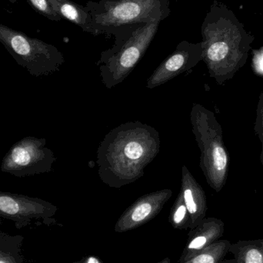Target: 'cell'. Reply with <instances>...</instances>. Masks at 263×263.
I'll use <instances>...</instances> for the list:
<instances>
[{
	"instance_id": "cell-1",
	"label": "cell",
	"mask_w": 263,
	"mask_h": 263,
	"mask_svg": "<svg viewBox=\"0 0 263 263\" xmlns=\"http://www.w3.org/2000/svg\"><path fill=\"white\" fill-rule=\"evenodd\" d=\"M160 143L159 132L146 123L128 122L114 128L105 136L97 149L102 182L115 189L136 182L157 156Z\"/></svg>"
},
{
	"instance_id": "cell-2",
	"label": "cell",
	"mask_w": 263,
	"mask_h": 263,
	"mask_svg": "<svg viewBox=\"0 0 263 263\" xmlns=\"http://www.w3.org/2000/svg\"><path fill=\"white\" fill-rule=\"evenodd\" d=\"M201 33L202 60L215 74L243 61L255 39L234 12L217 0L205 15Z\"/></svg>"
},
{
	"instance_id": "cell-3",
	"label": "cell",
	"mask_w": 263,
	"mask_h": 263,
	"mask_svg": "<svg viewBox=\"0 0 263 263\" xmlns=\"http://www.w3.org/2000/svg\"><path fill=\"white\" fill-rule=\"evenodd\" d=\"M160 21L117 29L112 47L102 52L97 65L102 83L111 89L123 83L144 57L156 37Z\"/></svg>"
},
{
	"instance_id": "cell-4",
	"label": "cell",
	"mask_w": 263,
	"mask_h": 263,
	"mask_svg": "<svg viewBox=\"0 0 263 263\" xmlns=\"http://www.w3.org/2000/svg\"><path fill=\"white\" fill-rule=\"evenodd\" d=\"M86 7L95 35H112L124 26L162 22L171 12L170 0H89Z\"/></svg>"
},
{
	"instance_id": "cell-5",
	"label": "cell",
	"mask_w": 263,
	"mask_h": 263,
	"mask_svg": "<svg viewBox=\"0 0 263 263\" xmlns=\"http://www.w3.org/2000/svg\"><path fill=\"white\" fill-rule=\"evenodd\" d=\"M0 42L17 63L35 77H47L65 63L55 46L0 24Z\"/></svg>"
},
{
	"instance_id": "cell-6",
	"label": "cell",
	"mask_w": 263,
	"mask_h": 263,
	"mask_svg": "<svg viewBox=\"0 0 263 263\" xmlns=\"http://www.w3.org/2000/svg\"><path fill=\"white\" fill-rule=\"evenodd\" d=\"M193 134L201 149V168L210 185L219 190L220 179L227 166V155L218 139L211 112L193 104L190 114Z\"/></svg>"
},
{
	"instance_id": "cell-7",
	"label": "cell",
	"mask_w": 263,
	"mask_h": 263,
	"mask_svg": "<svg viewBox=\"0 0 263 263\" xmlns=\"http://www.w3.org/2000/svg\"><path fill=\"white\" fill-rule=\"evenodd\" d=\"M57 157L45 138L27 136L14 143L2 160L0 170L15 177L50 173Z\"/></svg>"
},
{
	"instance_id": "cell-8",
	"label": "cell",
	"mask_w": 263,
	"mask_h": 263,
	"mask_svg": "<svg viewBox=\"0 0 263 263\" xmlns=\"http://www.w3.org/2000/svg\"><path fill=\"white\" fill-rule=\"evenodd\" d=\"M57 210L55 205L40 198L0 192V217L15 222L20 230L40 219L49 225L55 221L52 217Z\"/></svg>"
},
{
	"instance_id": "cell-9",
	"label": "cell",
	"mask_w": 263,
	"mask_h": 263,
	"mask_svg": "<svg viewBox=\"0 0 263 263\" xmlns=\"http://www.w3.org/2000/svg\"><path fill=\"white\" fill-rule=\"evenodd\" d=\"M202 59V43L182 41L148 77L147 89H153L193 69Z\"/></svg>"
},
{
	"instance_id": "cell-10",
	"label": "cell",
	"mask_w": 263,
	"mask_h": 263,
	"mask_svg": "<svg viewBox=\"0 0 263 263\" xmlns=\"http://www.w3.org/2000/svg\"><path fill=\"white\" fill-rule=\"evenodd\" d=\"M173 196L170 189L147 193L136 199L121 215L114 228L117 233L131 231L156 218Z\"/></svg>"
},
{
	"instance_id": "cell-11",
	"label": "cell",
	"mask_w": 263,
	"mask_h": 263,
	"mask_svg": "<svg viewBox=\"0 0 263 263\" xmlns=\"http://www.w3.org/2000/svg\"><path fill=\"white\" fill-rule=\"evenodd\" d=\"M224 223L216 218H205L195 228L190 230L188 239L179 262H183L222 239L224 235Z\"/></svg>"
},
{
	"instance_id": "cell-12",
	"label": "cell",
	"mask_w": 263,
	"mask_h": 263,
	"mask_svg": "<svg viewBox=\"0 0 263 263\" xmlns=\"http://www.w3.org/2000/svg\"><path fill=\"white\" fill-rule=\"evenodd\" d=\"M180 193L190 215V230H192L205 218L206 198L202 187L185 165H182V168Z\"/></svg>"
},
{
	"instance_id": "cell-13",
	"label": "cell",
	"mask_w": 263,
	"mask_h": 263,
	"mask_svg": "<svg viewBox=\"0 0 263 263\" xmlns=\"http://www.w3.org/2000/svg\"><path fill=\"white\" fill-rule=\"evenodd\" d=\"M52 9L62 17L81 28L84 32L95 35L92 17L86 6L74 3L72 0H48Z\"/></svg>"
},
{
	"instance_id": "cell-14",
	"label": "cell",
	"mask_w": 263,
	"mask_h": 263,
	"mask_svg": "<svg viewBox=\"0 0 263 263\" xmlns=\"http://www.w3.org/2000/svg\"><path fill=\"white\" fill-rule=\"evenodd\" d=\"M231 263H263V239L239 240L232 244Z\"/></svg>"
},
{
	"instance_id": "cell-15",
	"label": "cell",
	"mask_w": 263,
	"mask_h": 263,
	"mask_svg": "<svg viewBox=\"0 0 263 263\" xmlns=\"http://www.w3.org/2000/svg\"><path fill=\"white\" fill-rule=\"evenodd\" d=\"M231 245L227 239H219L187 260L179 263H231L232 259L227 258Z\"/></svg>"
},
{
	"instance_id": "cell-16",
	"label": "cell",
	"mask_w": 263,
	"mask_h": 263,
	"mask_svg": "<svg viewBox=\"0 0 263 263\" xmlns=\"http://www.w3.org/2000/svg\"><path fill=\"white\" fill-rule=\"evenodd\" d=\"M24 238L0 232V263H25L22 253Z\"/></svg>"
},
{
	"instance_id": "cell-17",
	"label": "cell",
	"mask_w": 263,
	"mask_h": 263,
	"mask_svg": "<svg viewBox=\"0 0 263 263\" xmlns=\"http://www.w3.org/2000/svg\"><path fill=\"white\" fill-rule=\"evenodd\" d=\"M168 222L175 230H186L190 229V215L180 192L170 210Z\"/></svg>"
},
{
	"instance_id": "cell-18",
	"label": "cell",
	"mask_w": 263,
	"mask_h": 263,
	"mask_svg": "<svg viewBox=\"0 0 263 263\" xmlns=\"http://www.w3.org/2000/svg\"><path fill=\"white\" fill-rule=\"evenodd\" d=\"M34 9L52 21H60L62 17L52 9L48 0H29Z\"/></svg>"
},
{
	"instance_id": "cell-19",
	"label": "cell",
	"mask_w": 263,
	"mask_h": 263,
	"mask_svg": "<svg viewBox=\"0 0 263 263\" xmlns=\"http://www.w3.org/2000/svg\"><path fill=\"white\" fill-rule=\"evenodd\" d=\"M74 263H103L100 258L97 256H86L82 258L80 261H77Z\"/></svg>"
},
{
	"instance_id": "cell-20",
	"label": "cell",
	"mask_w": 263,
	"mask_h": 263,
	"mask_svg": "<svg viewBox=\"0 0 263 263\" xmlns=\"http://www.w3.org/2000/svg\"><path fill=\"white\" fill-rule=\"evenodd\" d=\"M156 263H171V259H170V258L166 257L165 258V259H162V260Z\"/></svg>"
},
{
	"instance_id": "cell-21",
	"label": "cell",
	"mask_w": 263,
	"mask_h": 263,
	"mask_svg": "<svg viewBox=\"0 0 263 263\" xmlns=\"http://www.w3.org/2000/svg\"><path fill=\"white\" fill-rule=\"evenodd\" d=\"M260 66H261V69H263V57L262 58V60H261Z\"/></svg>"
}]
</instances>
